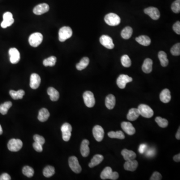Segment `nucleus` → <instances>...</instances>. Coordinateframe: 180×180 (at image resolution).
Masks as SVG:
<instances>
[{"mask_svg":"<svg viewBox=\"0 0 180 180\" xmlns=\"http://www.w3.org/2000/svg\"><path fill=\"white\" fill-rule=\"evenodd\" d=\"M101 178L102 180H116L119 178V175L117 172H113L111 167H107L104 169L101 174Z\"/></svg>","mask_w":180,"mask_h":180,"instance_id":"f257e3e1","label":"nucleus"},{"mask_svg":"<svg viewBox=\"0 0 180 180\" xmlns=\"http://www.w3.org/2000/svg\"><path fill=\"white\" fill-rule=\"evenodd\" d=\"M104 19L106 23L111 26H116L121 23V19L119 16L113 13L106 15Z\"/></svg>","mask_w":180,"mask_h":180,"instance_id":"f03ea898","label":"nucleus"},{"mask_svg":"<svg viewBox=\"0 0 180 180\" xmlns=\"http://www.w3.org/2000/svg\"><path fill=\"white\" fill-rule=\"evenodd\" d=\"M73 34L72 29L69 27H63L59 30V39L60 42H64L71 37Z\"/></svg>","mask_w":180,"mask_h":180,"instance_id":"7ed1b4c3","label":"nucleus"},{"mask_svg":"<svg viewBox=\"0 0 180 180\" xmlns=\"http://www.w3.org/2000/svg\"><path fill=\"white\" fill-rule=\"evenodd\" d=\"M43 36L41 33H35L32 34L29 38V42L31 46L37 47L42 43Z\"/></svg>","mask_w":180,"mask_h":180,"instance_id":"20e7f679","label":"nucleus"},{"mask_svg":"<svg viewBox=\"0 0 180 180\" xmlns=\"http://www.w3.org/2000/svg\"><path fill=\"white\" fill-rule=\"evenodd\" d=\"M139 111L140 115L146 118H150L154 115V111L147 105L141 104L138 106Z\"/></svg>","mask_w":180,"mask_h":180,"instance_id":"39448f33","label":"nucleus"},{"mask_svg":"<svg viewBox=\"0 0 180 180\" xmlns=\"http://www.w3.org/2000/svg\"><path fill=\"white\" fill-rule=\"evenodd\" d=\"M61 130L62 133L63 140L66 142L69 141L71 137V132L72 131V127L70 124L68 123H64L62 126Z\"/></svg>","mask_w":180,"mask_h":180,"instance_id":"423d86ee","label":"nucleus"},{"mask_svg":"<svg viewBox=\"0 0 180 180\" xmlns=\"http://www.w3.org/2000/svg\"><path fill=\"white\" fill-rule=\"evenodd\" d=\"M23 142L20 139H12L8 144V148L10 151L18 152L22 148Z\"/></svg>","mask_w":180,"mask_h":180,"instance_id":"0eeeda50","label":"nucleus"},{"mask_svg":"<svg viewBox=\"0 0 180 180\" xmlns=\"http://www.w3.org/2000/svg\"><path fill=\"white\" fill-rule=\"evenodd\" d=\"M83 99L86 106L89 108H92L95 104V99L92 92H85L83 94Z\"/></svg>","mask_w":180,"mask_h":180,"instance_id":"6e6552de","label":"nucleus"},{"mask_svg":"<svg viewBox=\"0 0 180 180\" xmlns=\"http://www.w3.org/2000/svg\"><path fill=\"white\" fill-rule=\"evenodd\" d=\"M69 165L71 170L75 173H80L82 171V168L79 163L78 160L75 156L70 157L69 159Z\"/></svg>","mask_w":180,"mask_h":180,"instance_id":"1a4fd4ad","label":"nucleus"},{"mask_svg":"<svg viewBox=\"0 0 180 180\" xmlns=\"http://www.w3.org/2000/svg\"><path fill=\"white\" fill-rule=\"evenodd\" d=\"M133 79L127 75H120L117 80V84L120 89H123L126 87V84L131 82Z\"/></svg>","mask_w":180,"mask_h":180,"instance_id":"9d476101","label":"nucleus"},{"mask_svg":"<svg viewBox=\"0 0 180 180\" xmlns=\"http://www.w3.org/2000/svg\"><path fill=\"white\" fill-rule=\"evenodd\" d=\"M93 134L94 138L99 142L103 140L105 132L103 128L101 126L96 125L93 129Z\"/></svg>","mask_w":180,"mask_h":180,"instance_id":"9b49d317","label":"nucleus"},{"mask_svg":"<svg viewBox=\"0 0 180 180\" xmlns=\"http://www.w3.org/2000/svg\"><path fill=\"white\" fill-rule=\"evenodd\" d=\"M100 43L108 49H113L115 47L113 41L111 37L107 35H102L100 38Z\"/></svg>","mask_w":180,"mask_h":180,"instance_id":"f8f14e48","label":"nucleus"},{"mask_svg":"<svg viewBox=\"0 0 180 180\" xmlns=\"http://www.w3.org/2000/svg\"><path fill=\"white\" fill-rule=\"evenodd\" d=\"M144 13L149 15L153 20H157L160 17L159 10L155 7H150L144 10Z\"/></svg>","mask_w":180,"mask_h":180,"instance_id":"ddd939ff","label":"nucleus"},{"mask_svg":"<svg viewBox=\"0 0 180 180\" xmlns=\"http://www.w3.org/2000/svg\"><path fill=\"white\" fill-rule=\"evenodd\" d=\"M10 60L12 64H15L18 63L20 60V54L18 49L15 48H12L9 51Z\"/></svg>","mask_w":180,"mask_h":180,"instance_id":"4468645a","label":"nucleus"},{"mask_svg":"<svg viewBox=\"0 0 180 180\" xmlns=\"http://www.w3.org/2000/svg\"><path fill=\"white\" fill-rule=\"evenodd\" d=\"M49 9L50 7L48 4L43 3L36 6L33 9V12L37 15H41L48 12Z\"/></svg>","mask_w":180,"mask_h":180,"instance_id":"2eb2a0df","label":"nucleus"},{"mask_svg":"<svg viewBox=\"0 0 180 180\" xmlns=\"http://www.w3.org/2000/svg\"><path fill=\"white\" fill-rule=\"evenodd\" d=\"M41 83V78L37 74L33 73L30 77V86L32 89H37Z\"/></svg>","mask_w":180,"mask_h":180,"instance_id":"dca6fc26","label":"nucleus"},{"mask_svg":"<svg viewBox=\"0 0 180 180\" xmlns=\"http://www.w3.org/2000/svg\"><path fill=\"white\" fill-rule=\"evenodd\" d=\"M122 129L129 135H133L136 132V130L132 123L128 122H123L121 123Z\"/></svg>","mask_w":180,"mask_h":180,"instance_id":"f3484780","label":"nucleus"},{"mask_svg":"<svg viewBox=\"0 0 180 180\" xmlns=\"http://www.w3.org/2000/svg\"><path fill=\"white\" fill-rule=\"evenodd\" d=\"M138 166V162L135 160L126 161L125 163L124 164V169L127 171H136L137 167Z\"/></svg>","mask_w":180,"mask_h":180,"instance_id":"a211bd4d","label":"nucleus"},{"mask_svg":"<svg viewBox=\"0 0 180 180\" xmlns=\"http://www.w3.org/2000/svg\"><path fill=\"white\" fill-rule=\"evenodd\" d=\"M153 61L150 58L145 59L143 64L142 69L145 73L149 74L153 70Z\"/></svg>","mask_w":180,"mask_h":180,"instance_id":"6ab92c4d","label":"nucleus"},{"mask_svg":"<svg viewBox=\"0 0 180 180\" xmlns=\"http://www.w3.org/2000/svg\"><path fill=\"white\" fill-rule=\"evenodd\" d=\"M89 144H90L89 141L86 139L84 140L81 144L80 151H81V155H82L83 157H88L90 154Z\"/></svg>","mask_w":180,"mask_h":180,"instance_id":"aec40b11","label":"nucleus"},{"mask_svg":"<svg viewBox=\"0 0 180 180\" xmlns=\"http://www.w3.org/2000/svg\"><path fill=\"white\" fill-rule=\"evenodd\" d=\"M160 99L164 103H168L171 100V92L168 89H164L160 95Z\"/></svg>","mask_w":180,"mask_h":180,"instance_id":"412c9836","label":"nucleus"},{"mask_svg":"<svg viewBox=\"0 0 180 180\" xmlns=\"http://www.w3.org/2000/svg\"><path fill=\"white\" fill-rule=\"evenodd\" d=\"M105 105L106 107L109 110H112L116 105V98L112 94H109L107 96L105 99Z\"/></svg>","mask_w":180,"mask_h":180,"instance_id":"4be33fe9","label":"nucleus"},{"mask_svg":"<svg viewBox=\"0 0 180 180\" xmlns=\"http://www.w3.org/2000/svg\"><path fill=\"white\" fill-rule=\"evenodd\" d=\"M140 115V113L138 109H131L127 114V119L130 121H134L138 118Z\"/></svg>","mask_w":180,"mask_h":180,"instance_id":"5701e85b","label":"nucleus"},{"mask_svg":"<svg viewBox=\"0 0 180 180\" xmlns=\"http://www.w3.org/2000/svg\"><path fill=\"white\" fill-rule=\"evenodd\" d=\"M122 155L123 156L124 159L126 161L131 160H134L136 158V154L134 152L131 150L124 149L121 152Z\"/></svg>","mask_w":180,"mask_h":180,"instance_id":"b1692460","label":"nucleus"},{"mask_svg":"<svg viewBox=\"0 0 180 180\" xmlns=\"http://www.w3.org/2000/svg\"><path fill=\"white\" fill-rule=\"evenodd\" d=\"M103 156H102V155H100V154L95 155L92 158L91 161L89 163V167L90 168H93V167L97 166L98 165L100 164L103 161Z\"/></svg>","mask_w":180,"mask_h":180,"instance_id":"393cba45","label":"nucleus"},{"mask_svg":"<svg viewBox=\"0 0 180 180\" xmlns=\"http://www.w3.org/2000/svg\"><path fill=\"white\" fill-rule=\"evenodd\" d=\"M50 117V113L47 109L43 108L40 110L38 119L40 121L44 122L47 121Z\"/></svg>","mask_w":180,"mask_h":180,"instance_id":"a878e982","label":"nucleus"},{"mask_svg":"<svg viewBox=\"0 0 180 180\" xmlns=\"http://www.w3.org/2000/svg\"><path fill=\"white\" fill-rule=\"evenodd\" d=\"M47 93L50 96V99L52 101H57L59 99L60 95L59 92L53 87L49 88L47 90Z\"/></svg>","mask_w":180,"mask_h":180,"instance_id":"bb28decb","label":"nucleus"},{"mask_svg":"<svg viewBox=\"0 0 180 180\" xmlns=\"http://www.w3.org/2000/svg\"><path fill=\"white\" fill-rule=\"evenodd\" d=\"M136 41L141 45L144 46H148L151 43V40L147 36H140L136 38Z\"/></svg>","mask_w":180,"mask_h":180,"instance_id":"cd10ccee","label":"nucleus"},{"mask_svg":"<svg viewBox=\"0 0 180 180\" xmlns=\"http://www.w3.org/2000/svg\"><path fill=\"white\" fill-rule=\"evenodd\" d=\"M158 58L162 67H167L169 64V60L167 58V55L166 53L164 51H160L158 53Z\"/></svg>","mask_w":180,"mask_h":180,"instance_id":"c85d7f7f","label":"nucleus"},{"mask_svg":"<svg viewBox=\"0 0 180 180\" xmlns=\"http://www.w3.org/2000/svg\"><path fill=\"white\" fill-rule=\"evenodd\" d=\"M90 62V60L88 57H84L81 59L79 63L76 65V68L79 71L85 69L87 67Z\"/></svg>","mask_w":180,"mask_h":180,"instance_id":"c756f323","label":"nucleus"},{"mask_svg":"<svg viewBox=\"0 0 180 180\" xmlns=\"http://www.w3.org/2000/svg\"><path fill=\"white\" fill-rule=\"evenodd\" d=\"M25 94V92L23 90H19L18 91L11 90L10 91V95L14 100L22 99Z\"/></svg>","mask_w":180,"mask_h":180,"instance_id":"7c9ffc66","label":"nucleus"},{"mask_svg":"<svg viewBox=\"0 0 180 180\" xmlns=\"http://www.w3.org/2000/svg\"><path fill=\"white\" fill-rule=\"evenodd\" d=\"M133 34V29L131 27L128 26L125 28L121 32V36L124 39H129L132 36Z\"/></svg>","mask_w":180,"mask_h":180,"instance_id":"2f4dec72","label":"nucleus"},{"mask_svg":"<svg viewBox=\"0 0 180 180\" xmlns=\"http://www.w3.org/2000/svg\"><path fill=\"white\" fill-rule=\"evenodd\" d=\"M109 137H110V138H116L119 139H124L125 138V135L121 131H118L117 132H114V131H111V132H109L108 134Z\"/></svg>","mask_w":180,"mask_h":180,"instance_id":"473e14b6","label":"nucleus"},{"mask_svg":"<svg viewBox=\"0 0 180 180\" xmlns=\"http://www.w3.org/2000/svg\"><path fill=\"white\" fill-rule=\"evenodd\" d=\"M12 102L8 101L5 102L3 104L0 105V113L2 115H6L8 113V110L12 107Z\"/></svg>","mask_w":180,"mask_h":180,"instance_id":"72a5a7b5","label":"nucleus"},{"mask_svg":"<svg viewBox=\"0 0 180 180\" xmlns=\"http://www.w3.org/2000/svg\"><path fill=\"white\" fill-rule=\"evenodd\" d=\"M55 168L52 166H48L45 168L43 170V175L47 178L51 177L54 175Z\"/></svg>","mask_w":180,"mask_h":180,"instance_id":"f704fd0d","label":"nucleus"},{"mask_svg":"<svg viewBox=\"0 0 180 180\" xmlns=\"http://www.w3.org/2000/svg\"><path fill=\"white\" fill-rule=\"evenodd\" d=\"M57 58L55 56H51L45 59L43 61V65L45 67H53L56 63Z\"/></svg>","mask_w":180,"mask_h":180,"instance_id":"c9c22d12","label":"nucleus"},{"mask_svg":"<svg viewBox=\"0 0 180 180\" xmlns=\"http://www.w3.org/2000/svg\"><path fill=\"white\" fill-rule=\"evenodd\" d=\"M23 173L27 177H32L34 175V170L30 166H25L23 168Z\"/></svg>","mask_w":180,"mask_h":180,"instance_id":"e433bc0d","label":"nucleus"},{"mask_svg":"<svg viewBox=\"0 0 180 180\" xmlns=\"http://www.w3.org/2000/svg\"><path fill=\"white\" fill-rule=\"evenodd\" d=\"M155 121L158 124V125L161 128H166L168 125V121L166 119H164L160 117H157L156 118Z\"/></svg>","mask_w":180,"mask_h":180,"instance_id":"4c0bfd02","label":"nucleus"},{"mask_svg":"<svg viewBox=\"0 0 180 180\" xmlns=\"http://www.w3.org/2000/svg\"><path fill=\"white\" fill-rule=\"evenodd\" d=\"M122 64L124 67L128 68L131 66V61L129 57L127 55H123L121 59Z\"/></svg>","mask_w":180,"mask_h":180,"instance_id":"58836bf2","label":"nucleus"},{"mask_svg":"<svg viewBox=\"0 0 180 180\" xmlns=\"http://www.w3.org/2000/svg\"><path fill=\"white\" fill-rule=\"evenodd\" d=\"M171 9L175 13H179L180 12V0H176L171 6Z\"/></svg>","mask_w":180,"mask_h":180,"instance_id":"ea45409f","label":"nucleus"},{"mask_svg":"<svg viewBox=\"0 0 180 180\" xmlns=\"http://www.w3.org/2000/svg\"><path fill=\"white\" fill-rule=\"evenodd\" d=\"M171 53L173 56H180V44L179 43L174 45L171 49Z\"/></svg>","mask_w":180,"mask_h":180,"instance_id":"a19ab883","label":"nucleus"},{"mask_svg":"<svg viewBox=\"0 0 180 180\" xmlns=\"http://www.w3.org/2000/svg\"><path fill=\"white\" fill-rule=\"evenodd\" d=\"M34 140L36 142L42 145H44L45 143L44 138L42 136H40L39 135H34Z\"/></svg>","mask_w":180,"mask_h":180,"instance_id":"79ce46f5","label":"nucleus"},{"mask_svg":"<svg viewBox=\"0 0 180 180\" xmlns=\"http://www.w3.org/2000/svg\"><path fill=\"white\" fill-rule=\"evenodd\" d=\"M14 23V19L10 20H3L1 24V26L3 28H6L8 27L11 26Z\"/></svg>","mask_w":180,"mask_h":180,"instance_id":"37998d69","label":"nucleus"},{"mask_svg":"<svg viewBox=\"0 0 180 180\" xmlns=\"http://www.w3.org/2000/svg\"><path fill=\"white\" fill-rule=\"evenodd\" d=\"M162 176L161 174L158 172H155L150 179L151 180H162Z\"/></svg>","mask_w":180,"mask_h":180,"instance_id":"c03bdc74","label":"nucleus"},{"mask_svg":"<svg viewBox=\"0 0 180 180\" xmlns=\"http://www.w3.org/2000/svg\"><path fill=\"white\" fill-rule=\"evenodd\" d=\"M173 29L174 31L175 32V33L180 35V22L179 21H177L176 23H175L174 24L173 26Z\"/></svg>","mask_w":180,"mask_h":180,"instance_id":"a18cd8bd","label":"nucleus"},{"mask_svg":"<svg viewBox=\"0 0 180 180\" xmlns=\"http://www.w3.org/2000/svg\"><path fill=\"white\" fill-rule=\"evenodd\" d=\"M43 145L38 143L35 142L33 144V146L34 149L38 152H42L43 151Z\"/></svg>","mask_w":180,"mask_h":180,"instance_id":"49530a36","label":"nucleus"},{"mask_svg":"<svg viewBox=\"0 0 180 180\" xmlns=\"http://www.w3.org/2000/svg\"><path fill=\"white\" fill-rule=\"evenodd\" d=\"M13 15L9 12H6L3 15V20H10L13 19Z\"/></svg>","mask_w":180,"mask_h":180,"instance_id":"de8ad7c7","label":"nucleus"},{"mask_svg":"<svg viewBox=\"0 0 180 180\" xmlns=\"http://www.w3.org/2000/svg\"><path fill=\"white\" fill-rule=\"evenodd\" d=\"M10 176L7 173H4L0 176V180H10Z\"/></svg>","mask_w":180,"mask_h":180,"instance_id":"09e8293b","label":"nucleus"},{"mask_svg":"<svg viewBox=\"0 0 180 180\" xmlns=\"http://www.w3.org/2000/svg\"><path fill=\"white\" fill-rule=\"evenodd\" d=\"M147 149V145L146 144H142L140 145V147H139V151L140 152L141 154H143V153L145 152V151Z\"/></svg>","mask_w":180,"mask_h":180,"instance_id":"8fccbe9b","label":"nucleus"},{"mask_svg":"<svg viewBox=\"0 0 180 180\" xmlns=\"http://www.w3.org/2000/svg\"><path fill=\"white\" fill-rule=\"evenodd\" d=\"M173 160L176 162H179L180 161V154H178L175 155L173 157Z\"/></svg>","mask_w":180,"mask_h":180,"instance_id":"3c124183","label":"nucleus"},{"mask_svg":"<svg viewBox=\"0 0 180 180\" xmlns=\"http://www.w3.org/2000/svg\"><path fill=\"white\" fill-rule=\"evenodd\" d=\"M154 150H152V149H150V150L147 152V155L148 156H149V157H151V156H154Z\"/></svg>","mask_w":180,"mask_h":180,"instance_id":"603ef678","label":"nucleus"},{"mask_svg":"<svg viewBox=\"0 0 180 180\" xmlns=\"http://www.w3.org/2000/svg\"><path fill=\"white\" fill-rule=\"evenodd\" d=\"M176 138L177 140H180V127L179 128V129L178 130L176 134Z\"/></svg>","mask_w":180,"mask_h":180,"instance_id":"864d4df0","label":"nucleus"},{"mask_svg":"<svg viewBox=\"0 0 180 180\" xmlns=\"http://www.w3.org/2000/svg\"><path fill=\"white\" fill-rule=\"evenodd\" d=\"M3 134V129H2V126L0 125V135Z\"/></svg>","mask_w":180,"mask_h":180,"instance_id":"5fc2aeb1","label":"nucleus"}]
</instances>
